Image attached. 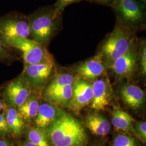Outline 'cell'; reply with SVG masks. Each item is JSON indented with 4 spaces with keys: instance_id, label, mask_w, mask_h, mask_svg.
I'll list each match as a JSON object with an SVG mask.
<instances>
[{
    "instance_id": "28",
    "label": "cell",
    "mask_w": 146,
    "mask_h": 146,
    "mask_svg": "<svg viewBox=\"0 0 146 146\" xmlns=\"http://www.w3.org/2000/svg\"><path fill=\"white\" fill-rule=\"evenodd\" d=\"M17 141L13 138H0V146H16Z\"/></svg>"
},
{
    "instance_id": "22",
    "label": "cell",
    "mask_w": 146,
    "mask_h": 146,
    "mask_svg": "<svg viewBox=\"0 0 146 146\" xmlns=\"http://www.w3.org/2000/svg\"><path fill=\"white\" fill-rule=\"evenodd\" d=\"M15 50L7 46L0 39V62L10 65L16 61L20 60Z\"/></svg>"
},
{
    "instance_id": "19",
    "label": "cell",
    "mask_w": 146,
    "mask_h": 146,
    "mask_svg": "<svg viewBox=\"0 0 146 146\" xmlns=\"http://www.w3.org/2000/svg\"><path fill=\"white\" fill-rule=\"evenodd\" d=\"M111 123L117 131L133 133L135 120L127 112L116 108L112 111Z\"/></svg>"
},
{
    "instance_id": "16",
    "label": "cell",
    "mask_w": 146,
    "mask_h": 146,
    "mask_svg": "<svg viewBox=\"0 0 146 146\" xmlns=\"http://www.w3.org/2000/svg\"><path fill=\"white\" fill-rule=\"evenodd\" d=\"M41 96L32 92L24 102L17 108L18 113L26 125H31L37 115Z\"/></svg>"
},
{
    "instance_id": "5",
    "label": "cell",
    "mask_w": 146,
    "mask_h": 146,
    "mask_svg": "<svg viewBox=\"0 0 146 146\" xmlns=\"http://www.w3.org/2000/svg\"><path fill=\"white\" fill-rule=\"evenodd\" d=\"M57 67L54 63H23L21 74L32 92L40 95L47 82L56 72Z\"/></svg>"
},
{
    "instance_id": "26",
    "label": "cell",
    "mask_w": 146,
    "mask_h": 146,
    "mask_svg": "<svg viewBox=\"0 0 146 146\" xmlns=\"http://www.w3.org/2000/svg\"><path fill=\"white\" fill-rule=\"evenodd\" d=\"M0 138H12L5 119L4 110L0 113Z\"/></svg>"
},
{
    "instance_id": "8",
    "label": "cell",
    "mask_w": 146,
    "mask_h": 146,
    "mask_svg": "<svg viewBox=\"0 0 146 146\" xmlns=\"http://www.w3.org/2000/svg\"><path fill=\"white\" fill-rule=\"evenodd\" d=\"M137 68V50L134 40L125 54L111 63L108 69L118 80H129Z\"/></svg>"
},
{
    "instance_id": "4",
    "label": "cell",
    "mask_w": 146,
    "mask_h": 146,
    "mask_svg": "<svg viewBox=\"0 0 146 146\" xmlns=\"http://www.w3.org/2000/svg\"><path fill=\"white\" fill-rule=\"evenodd\" d=\"M1 40L14 50L22 54L23 63H54V60L47 48L29 38L0 35Z\"/></svg>"
},
{
    "instance_id": "9",
    "label": "cell",
    "mask_w": 146,
    "mask_h": 146,
    "mask_svg": "<svg viewBox=\"0 0 146 146\" xmlns=\"http://www.w3.org/2000/svg\"><path fill=\"white\" fill-rule=\"evenodd\" d=\"M0 35L28 38L30 31L27 16L12 12L0 17Z\"/></svg>"
},
{
    "instance_id": "1",
    "label": "cell",
    "mask_w": 146,
    "mask_h": 146,
    "mask_svg": "<svg viewBox=\"0 0 146 146\" xmlns=\"http://www.w3.org/2000/svg\"><path fill=\"white\" fill-rule=\"evenodd\" d=\"M44 130L52 146H87L88 143L82 123L66 111Z\"/></svg>"
},
{
    "instance_id": "15",
    "label": "cell",
    "mask_w": 146,
    "mask_h": 146,
    "mask_svg": "<svg viewBox=\"0 0 146 146\" xmlns=\"http://www.w3.org/2000/svg\"><path fill=\"white\" fill-rule=\"evenodd\" d=\"M73 84H68L49 90H43L41 98L61 108H68L72 98Z\"/></svg>"
},
{
    "instance_id": "7",
    "label": "cell",
    "mask_w": 146,
    "mask_h": 146,
    "mask_svg": "<svg viewBox=\"0 0 146 146\" xmlns=\"http://www.w3.org/2000/svg\"><path fill=\"white\" fill-rule=\"evenodd\" d=\"M31 92L21 73L1 86V93L5 106L17 108L24 102Z\"/></svg>"
},
{
    "instance_id": "24",
    "label": "cell",
    "mask_w": 146,
    "mask_h": 146,
    "mask_svg": "<svg viewBox=\"0 0 146 146\" xmlns=\"http://www.w3.org/2000/svg\"><path fill=\"white\" fill-rule=\"evenodd\" d=\"M111 146H138L135 140L130 136L119 134L115 137Z\"/></svg>"
},
{
    "instance_id": "30",
    "label": "cell",
    "mask_w": 146,
    "mask_h": 146,
    "mask_svg": "<svg viewBox=\"0 0 146 146\" xmlns=\"http://www.w3.org/2000/svg\"><path fill=\"white\" fill-rule=\"evenodd\" d=\"M16 146H36L31 143V142L28 141L27 140H25V141H22L20 143L16 142Z\"/></svg>"
},
{
    "instance_id": "20",
    "label": "cell",
    "mask_w": 146,
    "mask_h": 146,
    "mask_svg": "<svg viewBox=\"0 0 146 146\" xmlns=\"http://www.w3.org/2000/svg\"><path fill=\"white\" fill-rule=\"evenodd\" d=\"M76 76L70 70H58L47 82L43 90H49L68 84H73ZM42 90V91H43Z\"/></svg>"
},
{
    "instance_id": "3",
    "label": "cell",
    "mask_w": 146,
    "mask_h": 146,
    "mask_svg": "<svg viewBox=\"0 0 146 146\" xmlns=\"http://www.w3.org/2000/svg\"><path fill=\"white\" fill-rule=\"evenodd\" d=\"M134 40L135 36L131 28L118 22L101 43L98 52L107 70L111 63L128 50Z\"/></svg>"
},
{
    "instance_id": "6",
    "label": "cell",
    "mask_w": 146,
    "mask_h": 146,
    "mask_svg": "<svg viewBox=\"0 0 146 146\" xmlns=\"http://www.w3.org/2000/svg\"><path fill=\"white\" fill-rule=\"evenodd\" d=\"M111 7L118 22L130 28L139 25L145 19V3L138 0H115Z\"/></svg>"
},
{
    "instance_id": "23",
    "label": "cell",
    "mask_w": 146,
    "mask_h": 146,
    "mask_svg": "<svg viewBox=\"0 0 146 146\" xmlns=\"http://www.w3.org/2000/svg\"><path fill=\"white\" fill-rule=\"evenodd\" d=\"M137 50V63L138 68L140 74L145 76L146 74V44L145 40H143L139 44Z\"/></svg>"
},
{
    "instance_id": "21",
    "label": "cell",
    "mask_w": 146,
    "mask_h": 146,
    "mask_svg": "<svg viewBox=\"0 0 146 146\" xmlns=\"http://www.w3.org/2000/svg\"><path fill=\"white\" fill-rule=\"evenodd\" d=\"M23 136L36 146H52L45 130L32 125H26Z\"/></svg>"
},
{
    "instance_id": "25",
    "label": "cell",
    "mask_w": 146,
    "mask_h": 146,
    "mask_svg": "<svg viewBox=\"0 0 146 146\" xmlns=\"http://www.w3.org/2000/svg\"><path fill=\"white\" fill-rule=\"evenodd\" d=\"M133 133L143 143L146 142V123L145 121L135 122L133 128Z\"/></svg>"
},
{
    "instance_id": "17",
    "label": "cell",
    "mask_w": 146,
    "mask_h": 146,
    "mask_svg": "<svg viewBox=\"0 0 146 146\" xmlns=\"http://www.w3.org/2000/svg\"><path fill=\"white\" fill-rule=\"evenodd\" d=\"M4 111L12 138L18 140L23 136L26 123L19 115L16 107L5 106Z\"/></svg>"
},
{
    "instance_id": "18",
    "label": "cell",
    "mask_w": 146,
    "mask_h": 146,
    "mask_svg": "<svg viewBox=\"0 0 146 146\" xmlns=\"http://www.w3.org/2000/svg\"><path fill=\"white\" fill-rule=\"evenodd\" d=\"M84 124L91 133L95 135L106 136L109 134L111 129L110 121L98 113L87 115L85 119Z\"/></svg>"
},
{
    "instance_id": "10",
    "label": "cell",
    "mask_w": 146,
    "mask_h": 146,
    "mask_svg": "<svg viewBox=\"0 0 146 146\" xmlns=\"http://www.w3.org/2000/svg\"><path fill=\"white\" fill-rule=\"evenodd\" d=\"M70 68L76 76L92 82L106 75L107 70L102 57L99 54L78 63Z\"/></svg>"
},
{
    "instance_id": "31",
    "label": "cell",
    "mask_w": 146,
    "mask_h": 146,
    "mask_svg": "<svg viewBox=\"0 0 146 146\" xmlns=\"http://www.w3.org/2000/svg\"><path fill=\"white\" fill-rule=\"evenodd\" d=\"M5 106V104H4V102L1 93V87H0V113L4 110Z\"/></svg>"
},
{
    "instance_id": "14",
    "label": "cell",
    "mask_w": 146,
    "mask_h": 146,
    "mask_svg": "<svg viewBox=\"0 0 146 146\" xmlns=\"http://www.w3.org/2000/svg\"><path fill=\"white\" fill-rule=\"evenodd\" d=\"M64 111L62 108L41 99L36 116L31 125L45 129Z\"/></svg>"
},
{
    "instance_id": "27",
    "label": "cell",
    "mask_w": 146,
    "mask_h": 146,
    "mask_svg": "<svg viewBox=\"0 0 146 146\" xmlns=\"http://www.w3.org/2000/svg\"><path fill=\"white\" fill-rule=\"evenodd\" d=\"M82 1L86 0H56L55 3L54 5V7L58 13L62 14L63 11L68 5L78 3Z\"/></svg>"
},
{
    "instance_id": "11",
    "label": "cell",
    "mask_w": 146,
    "mask_h": 146,
    "mask_svg": "<svg viewBox=\"0 0 146 146\" xmlns=\"http://www.w3.org/2000/svg\"><path fill=\"white\" fill-rule=\"evenodd\" d=\"M92 100V82L76 76L68 108L75 113H78L84 107L90 104Z\"/></svg>"
},
{
    "instance_id": "29",
    "label": "cell",
    "mask_w": 146,
    "mask_h": 146,
    "mask_svg": "<svg viewBox=\"0 0 146 146\" xmlns=\"http://www.w3.org/2000/svg\"><path fill=\"white\" fill-rule=\"evenodd\" d=\"M90 3H95L101 5H107L111 7L114 3L115 0H86Z\"/></svg>"
},
{
    "instance_id": "32",
    "label": "cell",
    "mask_w": 146,
    "mask_h": 146,
    "mask_svg": "<svg viewBox=\"0 0 146 146\" xmlns=\"http://www.w3.org/2000/svg\"><path fill=\"white\" fill-rule=\"evenodd\" d=\"M138 1H140L141 2H142V3H146V0H138Z\"/></svg>"
},
{
    "instance_id": "2",
    "label": "cell",
    "mask_w": 146,
    "mask_h": 146,
    "mask_svg": "<svg viewBox=\"0 0 146 146\" xmlns=\"http://www.w3.org/2000/svg\"><path fill=\"white\" fill-rule=\"evenodd\" d=\"M27 17L31 40L47 47L60 28L62 14L53 5L40 8Z\"/></svg>"
},
{
    "instance_id": "33",
    "label": "cell",
    "mask_w": 146,
    "mask_h": 146,
    "mask_svg": "<svg viewBox=\"0 0 146 146\" xmlns=\"http://www.w3.org/2000/svg\"><path fill=\"white\" fill-rule=\"evenodd\" d=\"M91 146H102L101 145H100V144H95V145H92Z\"/></svg>"
},
{
    "instance_id": "13",
    "label": "cell",
    "mask_w": 146,
    "mask_h": 146,
    "mask_svg": "<svg viewBox=\"0 0 146 146\" xmlns=\"http://www.w3.org/2000/svg\"><path fill=\"white\" fill-rule=\"evenodd\" d=\"M120 97L124 104L133 110L140 109L145 102L144 90L135 84L125 82L120 87Z\"/></svg>"
},
{
    "instance_id": "12",
    "label": "cell",
    "mask_w": 146,
    "mask_h": 146,
    "mask_svg": "<svg viewBox=\"0 0 146 146\" xmlns=\"http://www.w3.org/2000/svg\"><path fill=\"white\" fill-rule=\"evenodd\" d=\"M92 88L91 108L96 111L104 110L113 98V89L107 75L93 81Z\"/></svg>"
}]
</instances>
